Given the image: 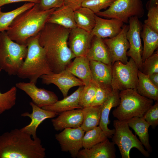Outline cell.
<instances>
[{
    "instance_id": "obj_40",
    "label": "cell",
    "mask_w": 158,
    "mask_h": 158,
    "mask_svg": "<svg viewBox=\"0 0 158 158\" xmlns=\"http://www.w3.org/2000/svg\"><path fill=\"white\" fill-rule=\"evenodd\" d=\"M64 4V0H40L39 4L40 8L46 10L59 8Z\"/></svg>"
},
{
    "instance_id": "obj_39",
    "label": "cell",
    "mask_w": 158,
    "mask_h": 158,
    "mask_svg": "<svg viewBox=\"0 0 158 158\" xmlns=\"http://www.w3.org/2000/svg\"><path fill=\"white\" fill-rule=\"evenodd\" d=\"M145 120L154 129L158 125V102H157L143 116Z\"/></svg>"
},
{
    "instance_id": "obj_27",
    "label": "cell",
    "mask_w": 158,
    "mask_h": 158,
    "mask_svg": "<svg viewBox=\"0 0 158 158\" xmlns=\"http://www.w3.org/2000/svg\"><path fill=\"white\" fill-rule=\"evenodd\" d=\"M96 14L89 8L81 6L74 11L77 27L90 32L94 27Z\"/></svg>"
},
{
    "instance_id": "obj_7",
    "label": "cell",
    "mask_w": 158,
    "mask_h": 158,
    "mask_svg": "<svg viewBox=\"0 0 158 158\" xmlns=\"http://www.w3.org/2000/svg\"><path fill=\"white\" fill-rule=\"evenodd\" d=\"M113 124L115 131L112 142L118 147L122 158H130V151L133 148L137 149L145 157H149V152L130 129L127 121L116 119L114 121Z\"/></svg>"
},
{
    "instance_id": "obj_6",
    "label": "cell",
    "mask_w": 158,
    "mask_h": 158,
    "mask_svg": "<svg viewBox=\"0 0 158 158\" xmlns=\"http://www.w3.org/2000/svg\"><path fill=\"white\" fill-rule=\"evenodd\" d=\"M27 46L11 40L6 31L0 32V70L10 75H17L25 59Z\"/></svg>"
},
{
    "instance_id": "obj_3",
    "label": "cell",
    "mask_w": 158,
    "mask_h": 158,
    "mask_svg": "<svg viewBox=\"0 0 158 158\" xmlns=\"http://www.w3.org/2000/svg\"><path fill=\"white\" fill-rule=\"evenodd\" d=\"M56 9L41 10L39 4L18 15L6 31L9 37L20 44L27 46L29 40L41 31Z\"/></svg>"
},
{
    "instance_id": "obj_10",
    "label": "cell",
    "mask_w": 158,
    "mask_h": 158,
    "mask_svg": "<svg viewBox=\"0 0 158 158\" xmlns=\"http://www.w3.org/2000/svg\"><path fill=\"white\" fill-rule=\"evenodd\" d=\"M138 18L133 17L130 18L128 23L129 29L127 38L130 47L127 52V56L132 58L140 69L143 62L142 59L143 47L141 38L142 27Z\"/></svg>"
},
{
    "instance_id": "obj_25",
    "label": "cell",
    "mask_w": 158,
    "mask_h": 158,
    "mask_svg": "<svg viewBox=\"0 0 158 158\" xmlns=\"http://www.w3.org/2000/svg\"><path fill=\"white\" fill-rule=\"evenodd\" d=\"M90 68L92 80L103 86H111L112 65L102 62L90 61Z\"/></svg>"
},
{
    "instance_id": "obj_34",
    "label": "cell",
    "mask_w": 158,
    "mask_h": 158,
    "mask_svg": "<svg viewBox=\"0 0 158 158\" xmlns=\"http://www.w3.org/2000/svg\"><path fill=\"white\" fill-rule=\"evenodd\" d=\"M97 87V84L93 80L83 86L79 101V104L83 108L91 106L95 98Z\"/></svg>"
},
{
    "instance_id": "obj_13",
    "label": "cell",
    "mask_w": 158,
    "mask_h": 158,
    "mask_svg": "<svg viewBox=\"0 0 158 158\" xmlns=\"http://www.w3.org/2000/svg\"><path fill=\"white\" fill-rule=\"evenodd\" d=\"M16 86L24 91L30 97L32 102L40 107L51 105L58 100L54 93L38 88L35 83L32 82H19L16 84Z\"/></svg>"
},
{
    "instance_id": "obj_41",
    "label": "cell",
    "mask_w": 158,
    "mask_h": 158,
    "mask_svg": "<svg viewBox=\"0 0 158 158\" xmlns=\"http://www.w3.org/2000/svg\"><path fill=\"white\" fill-rule=\"evenodd\" d=\"M83 0H64V5L70 7L74 11L81 6Z\"/></svg>"
},
{
    "instance_id": "obj_43",
    "label": "cell",
    "mask_w": 158,
    "mask_h": 158,
    "mask_svg": "<svg viewBox=\"0 0 158 158\" xmlns=\"http://www.w3.org/2000/svg\"><path fill=\"white\" fill-rule=\"evenodd\" d=\"M148 78L156 87H158V73H154L148 75Z\"/></svg>"
},
{
    "instance_id": "obj_21",
    "label": "cell",
    "mask_w": 158,
    "mask_h": 158,
    "mask_svg": "<svg viewBox=\"0 0 158 158\" xmlns=\"http://www.w3.org/2000/svg\"><path fill=\"white\" fill-rule=\"evenodd\" d=\"M86 56L90 61H99L112 65L110 52L103 39L101 38L93 37Z\"/></svg>"
},
{
    "instance_id": "obj_36",
    "label": "cell",
    "mask_w": 158,
    "mask_h": 158,
    "mask_svg": "<svg viewBox=\"0 0 158 158\" xmlns=\"http://www.w3.org/2000/svg\"><path fill=\"white\" fill-rule=\"evenodd\" d=\"M116 0H84L81 6L87 8L95 14L109 7Z\"/></svg>"
},
{
    "instance_id": "obj_24",
    "label": "cell",
    "mask_w": 158,
    "mask_h": 158,
    "mask_svg": "<svg viewBox=\"0 0 158 158\" xmlns=\"http://www.w3.org/2000/svg\"><path fill=\"white\" fill-rule=\"evenodd\" d=\"M83 86H80L74 92L60 100H58L54 103L44 106V109L58 113L76 109L83 108L79 104L80 97Z\"/></svg>"
},
{
    "instance_id": "obj_16",
    "label": "cell",
    "mask_w": 158,
    "mask_h": 158,
    "mask_svg": "<svg viewBox=\"0 0 158 158\" xmlns=\"http://www.w3.org/2000/svg\"><path fill=\"white\" fill-rule=\"evenodd\" d=\"M30 104L32 109V113L24 112L22 114L21 116L30 118L31 121L29 124L20 129L31 135L33 138H35L37 137V130L39 125L47 118L55 117L59 113L44 109L38 107L32 102H30Z\"/></svg>"
},
{
    "instance_id": "obj_37",
    "label": "cell",
    "mask_w": 158,
    "mask_h": 158,
    "mask_svg": "<svg viewBox=\"0 0 158 158\" xmlns=\"http://www.w3.org/2000/svg\"><path fill=\"white\" fill-rule=\"evenodd\" d=\"M97 85L95 98L91 106L101 105L107 99L113 90L111 86H103L97 84Z\"/></svg>"
},
{
    "instance_id": "obj_15",
    "label": "cell",
    "mask_w": 158,
    "mask_h": 158,
    "mask_svg": "<svg viewBox=\"0 0 158 158\" xmlns=\"http://www.w3.org/2000/svg\"><path fill=\"white\" fill-rule=\"evenodd\" d=\"M93 37L90 32L77 27L70 30L68 45L75 57L86 56Z\"/></svg>"
},
{
    "instance_id": "obj_5",
    "label": "cell",
    "mask_w": 158,
    "mask_h": 158,
    "mask_svg": "<svg viewBox=\"0 0 158 158\" xmlns=\"http://www.w3.org/2000/svg\"><path fill=\"white\" fill-rule=\"evenodd\" d=\"M119 96V104L112 114L119 121H127L134 117H142L153 105V100L141 95L136 89L121 90Z\"/></svg>"
},
{
    "instance_id": "obj_22",
    "label": "cell",
    "mask_w": 158,
    "mask_h": 158,
    "mask_svg": "<svg viewBox=\"0 0 158 158\" xmlns=\"http://www.w3.org/2000/svg\"><path fill=\"white\" fill-rule=\"evenodd\" d=\"M65 69L78 77L84 83V85L88 84L92 80L90 60L86 56L75 57Z\"/></svg>"
},
{
    "instance_id": "obj_11",
    "label": "cell",
    "mask_w": 158,
    "mask_h": 158,
    "mask_svg": "<svg viewBox=\"0 0 158 158\" xmlns=\"http://www.w3.org/2000/svg\"><path fill=\"white\" fill-rule=\"evenodd\" d=\"M85 131L80 127L66 128L55 135L63 152H68L72 157L75 158L83 147V138Z\"/></svg>"
},
{
    "instance_id": "obj_26",
    "label": "cell",
    "mask_w": 158,
    "mask_h": 158,
    "mask_svg": "<svg viewBox=\"0 0 158 158\" xmlns=\"http://www.w3.org/2000/svg\"><path fill=\"white\" fill-rule=\"evenodd\" d=\"M129 127L131 128L138 136L140 141L146 150L152 152V147L150 144L148 133L150 124L143 117H134L127 121Z\"/></svg>"
},
{
    "instance_id": "obj_23",
    "label": "cell",
    "mask_w": 158,
    "mask_h": 158,
    "mask_svg": "<svg viewBox=\"0 0 158 158\" xmlns=\"http://www.w3.org/2000/svg\"><path fill=\"white\" fill-rule=\"evenodd\" d=\"M47 23L56 24L70 30L77 28L74 19V10L64 4L53 11Z\"/></svg>"
},
{
    "instance_id": "obj_28",
    "label": "cell",
    "mask_w": 158,
    "mask_h": 158,
    "mask_svg": "<svg viewBox=\"0 0 158 158\" xmlns=\"http://www.w3.org/2000/svg\"><path fill=\"white\" fill-rule=\"evenodd\" d=\"M141 37L143 42L142 59L143 61L151 56L158 46V33L152 30L144 24Z\"/></svg>"
},
{
    "instance_id": "obj_14",
    "label": "cell",
    "mask_w": 158,
    "mask_h": 158,
    "mask_svg": "<svg viewBox=\"0 0 158 158\" xmlns=\"http://www.w3.org/2000/svg\"><path fill=\"white\" fill-rule=\"evenodd\" d=\"M40 78L43 84H53L56 86L64 98L67 96L69 90L72 87L84 85L81 80L66 69L58 73L43 75Z\"/></svg>"
},
{
    "instance_id": "obj_35",
    "label": "cell",
    "mask_w": 158,
    "mask_h": 158,
    "mask_svg": "<svg viewBox=\"0 0 158 158\" xmlns=\"http://www.w3.org/2000/svg\"><path fill=\"white\" fill-rule=\"evenodd\" d=\"M140 69L145 74L148 75L154 73H158V51L153 53L143 62Z\"/></svg>"
},
{
    "instance_id": "obj_1",
    "label": "cell",
    "mask_w": 158,
    "mask_h": 158,
    "mask_svg": "<svg viewBox=\"0 0 158 158\" xmlns=\"http://www.w3.org/2000/svg\"><path fill=\"white\" fill-rule=\"evenodd\" d=\"M70 31L61 25L46 23L38 34L39 44L53 73L65 70L75 57L68 45Z\"/></svg>"
},
{
    "instance_id": "obj_19",
    "label": "cell",
    "mask_w": 158,
    "mask_h": 158,
    "mask_svg": "<svg viewBox=\"0 0 158 158\" xmlns=\"http://www.w3.org/2000/svg\"><path fill=\"white\" fill-rule=\"evenodd\" d=\"M59 113L57 117L51 121L55 130L62 131L66 128L81 126L83 120L82 109H76Z\"/></svg>"
},
{
    "instance_id": "obj_12",
    "label": "cell",
    "mask_w": 158,
    "mask_h": 158,
    "mask_svg": "<svg viewBox=\"0 0 158 158\" xmlns=\"http://www.w3.org/2000/svg\"><path fill=\"white\" fill-rule=\"evenodd\" d=\"M129 25H123L121 32L116 36L103 39L107 46L111 57L112 65L115 62L120 61L124 63L128 61L127 52L130 47L127 38Z\"/></svg>"
},
{
    "instance_id": "obj_9",
    "label": "cell",
    "mask_w": 158,
    "mask_h": 158,
    "mask_svg": "<svg viewBox=\"0 0 158 158\" xmlns=\"http://www.w3.org/2000/svg\"><path fill=\"white\" fill-rule=\"evenodd\" d=\"M144 13L142 0H116L107 9L96 15L100 17L116 19L123 23H127L130 18H140Z\"/></svg>"
},
{
    "instance_id": "obj_18",
    "label": "cell",
    "mask_w": 158,
    "mask_h": 158,
    "mask_svg": "<svg viewBox=\"0 0 158 158\" xmlns=\"http://www.w3.org/2000/svg\"><path fill=\"white\" fill-rule=\"evenodd\" d=\"M119 91L115 90H112L107 99L101 105V115L99 126L108 138H111L114 132V129H110L108 125L110 123L109 115L111 109L116 107L119 104L120 98Z\"/></svg>"
},
{
    "instance_id": "obj_20",
    "label": "cell",
    "mask_w": 158,
    "mask_h": 158,
    "mask_svg": "<svg viewBox=\"0 0 158 158\" xmlns=\"http://www.w3.org/2000/svg\"><path fill=\"white\" fill-rule=\"evenodd\" d=\"M116 150L114 144L108 138L91 147L80 150L78 158H115Z\"/></svg>"
},
{
    "instance_id": "obj_31",
    "label": "cell",
    "mask_w": 158,
    "mask_h": 158,
    "mask_svg": "<svg viewBox=\"0 0 158 158\" xmlns=\"http://www.w3.org/2000/svg\"><path fill=\"white\" fill-rule=\"evenodd\" d=\"M35 3L28 2L7 12L1 11L0 8V32L6 31L14 19L19 14L33 7Z\"/></svg>"
},
{
    "instance_id": "obj_8",
    "label": "cell",
    "mask_w": 158,
    "mask_h": 158,
    "mask_svg": "<svg viewBox=\"0 0 158 158\" xmlns=\"http://www.w3.org/2000/svg\"><path fill=\"white\" fill-rule=\"evenodd\" d=\"M138 67L131 58L126 64L120 61L112 65L111 86L112 89L120 91L136 89L138 84Z\"/></svg>"
},
{
    "instance_id": "obj_4",
    "label": "cell",
    "mask_w": 158,
    "mask_h": 158,
    "mask_svg": "<svg viewBox=\"0 0 158 158\" xmlns=\"http://www.w3.org/2000/svg\"><path fill=\"white\" fill-rule=\"evenodd\" d=\"M38 34L28 41L26 56L17 74L20 78H28L36 84L42 75L53 73L44 50L39 44Z\"/></svg>"
},
{
    "instance_id": "obj_33",
    "label": "cell",
    "mask_w": 158,
    "mask_h": 158,
    "mask_svg": "<svg viewBox=\"0 0 158 158\" xmlns=\"http://www.w3.org/2000/svg\"><path fill=\"white\" fill-rule=\"evenodd\" d=\"M17 91L16 86L12 87L4 93L0 91V114L11 109L15 105Z\"/></svg>"
},
{
    "instance_id": "obj_30",
    "label": "cell",
    "mask_w": 158,
    "mask_h": 158,
    "mask_svg": "<svg viewBox=\"0 0 158 158\" xmlns=\"http://www.w3.org/2000/svg\"><path fill=\"white\" fill-rule=\"evenodd\" d=\"M138 84L136 89L141 95L158 102V87L150 80L148 76L140 70L138 71Z\"/></svg>"
},
{
    "instance_id": "obj_2",
    "label": "cell",
    "mask_w": 158,
    "mask_h": 158,
    "mask_svg": "<svg viewBox=\"0 0 158 158\" xmlns=\"http://www.w3.org/2000/svg\"><path fill=\"white\" fill-rule=\"evenodd\" d=\"M45 149L37 137L33 138L15 128L0 136V158H44Z\"/></svg>"
},
{
    "instance_id": "obj_32",
    "label": "cell",
    "mask_w": 158,
    "mask_h": 158,
    "mask_svg": "<svg viewBox=\"0 0 158 158\" xmlns=\"http://www.w3.org/2000/svg\"><path fill=\"white\" fill-rule=\"evenodd\" d=\"M86 132L83 138L84 148H90L108 138L99 126Z\"/></svg>"
},
{
    "instance_id": "obj_29",
    "label": "cell",
    "mask_w": 158,
    "mask_h": 158,
    "mask_svg": "<svg viewBox=\"0 0 158 158\" xmlns=\"http://www.w3.org/2000/svg\"><path fill=\"white\" fill-rule=\"evenodd\" d=\"M82 111L83 120L80 127L84 130L88 131L99 125L101 105L83 107Z\"/></svg>"
},
{
    "instance_id": "obj_42",
    "label": "cell",
    "mask_w": 158,
    "mask_h": 158,
    "mask_svg": "<svg viewBox=\"0 0 158 158\" xmlns=\"http://www.w3.org/2000/svg\"><path fill=\"white\" fill-rule=\"evenodd\" d=\"M27 1L35 4H39L40 0H0V8L5 5L13 3Z\"/></svg>"
},
{
    "instance_id": "obj_38",
    "label": "cell",
    "mask_w": 158,
    "mask_h": 158,
    "mask_svg": "<svg viewBox=\"0 0 158 158\" xmlns=\"http://www.w3.org/2000/svg\"><path fill=\"white\" fill-rule=\"evenodd\" d=\"M147 18L144 24L158 33V5L148 9Z\"/></svg>"
},
{
    "instance_id": "obj_44",
    "label": "cell",
    "mask_w": 158,
    "mask_h": 158,
    "mask_svg": "<svg viewBox=\"0 0 158 158\" xmlns=\"http://www.w3.org/2000/svg\"><path fill=\"white\" fill-rule=\"evenodd\" d=\"M158 5V0H150L147 3L146 6L148 9L149 8Z\"/></svg>"
},
{
    "instance_id": "obj_17",
    "label": "cell",
    "mask_w": 158,
    "mask_h": 158,
    "mask_svg": "<svg viewBox=\"0 0 158 158\" xmlns=\"http://www.w3.org/2000/svg\"><path fill=\"white\" fill-rule=\"evenodd\" d=\"M95 26L90 33L93 36L102 39L111 38L117 35L121 31L123 23L118 20L105 19L96 15Z\"/></svg>"
}]
</instances>
